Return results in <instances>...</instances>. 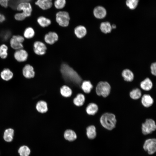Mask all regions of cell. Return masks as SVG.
Here are the masks:
<instances>
[{
  "instance_id": "cell-36",
  "label": "cell",
  "mask_w": 156,
  "mask_h": 156,
  "mask_svg": "<svg viewBox=\"0 0 156 156\" xmlns=\"http://www.w3.org/2000/svg\"><path fill=\"white\" fill-rule=\"evenodd\" d=\"M11 33L9 31H3L1 34V37L3 41L7 40L9 39L11 37Z\"/></svg>"
},
{
  "instance_id": "cell-28",
  "label": "cell",
  "mask_w": 156,
  "mask_h": 156,
  "mask_svg": "<svg viewBox=\"0 0 156 156\" xmlns=\"http://www.w3.org/2000/svg\"><path fill=\"white\" fill-rule=\"evenodd\" d=\"M85 101V97L84 95L81 93H79L74 98L73 101L75 105L79 107L83 104Z\"/></svg>"
},
{
  "instance_id": "cell-2",
  "label": "cell",
  "mask_w": 156,
  "mask_h": 156,
  "mask_svg": "<svg viewBox=\"0 0 156 156\" xmlns=\"http://www.w3.org/2000/svg\"><path fill=\"white\" fill-rule=\"evenodd\" d=\"M99 121L103 127L107 130L111 131L115 127L117 120L116 116L114 114L106 112L101 116Z\"/></svg>"
},
{
  "instance_id": "cell-29",
  "label": "cell",
  "mask_w": 156,
  "mask_h": 156,
  "mask_svg": "<svg viewBox=\"0 0 156 156\" xmlns=\"http://www.w3.org/2000/svg\"><path fill=\"white\" fill-rule=\"evenodd\" d=\"M37 22L42 27H47L51 23V21L50 19L43 16L38 17L37 19Z\"/></svg>"
},
{
  "instance_id": "cell-24",
  "label": "cell",
  "mask_w": 156,
  "mask_h": 156,
  "mask_svg": "<svg viewBox=\"0 0 156 156\" xmlns=\"http://www.w3.org/2000/svg\"><path fill=\"white\" fill-rule=\"evenodd\" d=\"M93 88V85L89 81H83L81 85V89L86 93H90Z\"/></svg>"
},
{
  "instance_id": "cell-26",
  "label": "cell",
  "mask_w": 156,
  "mask_h": 156,
  "mask_svg": "<svg viewBox=\"0 0 156 156\" xmlns=\"http://www.w3.org/2000/svg\"><path fill=\"white\" fill-rule=\"evenodd\" d=\"M14 133V130L12 128L6 129L4 133V140L7 142H11L13 139Z\"/></svg>"
},
{
  "instance_id": "cell-27",
  "label": "cell",
  "mask_w": 156,
  "mask_h": 156,
  "mask_svg": "<svg viewBox=\"0 0 156 156\" xmlns=\"http://www.w3.org/2000/svg\"><path fill=\"white\" fill-rule=\"evenodd\" d=\"M35 34V31L34 28L31 27H28L25 29L23 36L25 39H29L33 38Z\"/></svg>"
},
{
  "instance_id": "cell-14",
  "label": "cell",
  "mask_w": 156,
  "mask_h": 156,
  "mask_svg": "<svg viewBox=\"0 0 156 156\" xmlns=\"http://www.w3.org/2000/svg\"><path fill=\"white\" fill-rule=\"evenodd\" d=\"M52 0H37L35 4L42 9L47 10L50 8L52 6Z\"/></svg>"
},
{
  "instance_id": "cell-15",
  "label": "cell",
  "mask_w": 156,
  "mask_h": 156,
  "mask_svg": "<svg viewBox=\"0 0 156 156\" xmlns=\"http://www.w3.org/2000/svg\"><path fill=\"white\" fill-rule=\"evenodd\" d=\"M74 33L76 36L79 38L84 37L86 34L87 30L86 28L82 25H78L75 27Z\"/></svg>"
},
{
  "instance_id": "cell-12",
  "label": "cell",
  "mask_w": 156,
  "mask_h": 156,
  "mask_svg": "<svg viewBox=\"0 0 156 156\" xmlns=\"http://www.w3.org/2000/svg\"><path fill=\"white\" fill-rule=\"evenodd\" d=\"M94 16L98 19H102L105 18L107 14L105 8L103 6L98 5L95 7L93 10Z\"/></svg>"
},
{
  "instance_id": "cell-10",
  "label": "cell",
  "mask_w": 156,
  "mask_h": 156,
  "mask_svg": "<svg viewBox=\"0 0 156 156\" xmlns=\"http://www.w3.org/2000/svg\"><path fill=\"white\" fill-rule=\"evenodd\" d=\"M18 11H22L21 12L26 18L30 16L32 11V8L29 2H23L19 3L16 7Z\"/></svg>"
},
{
  "instance_id": "cell-11",
  "label": "cell",
  "mask_w": 156,
  "mask_h": 156,
  "mask_svg": "<svg viewBox=\"0 0 156 156\" xmlns=\"http://www.w3.org/2000/svg\"><path fill=\"white\" fill-rule=\"evenodd\" d=\"M22 72L24 77L27 79L34 78L36 75L34 67L29 64H26L24 66Z\"/></svg>"
},
{
  "instance_id": "cell-17",
  "label": "cell",
  "mask_w": 156,
  "mask_h": 156,
  "mask_svg": "<svg viewBox=\"0 0 156 156\" xmlns=\"http://www.w3.org/2000/svg\"><path fill=\"white\" fill-rule=\"evenodd\" d=\"M98 105L94 103H89L86 107V111L87 113L90 115H94L98 112Z\"/></svg>"
},
{
  "instance_id": "cell-38",
  "label": "cell",
  "mask_w": 156,
  "mask_h": 156,
  "mask_svg": "<svg viewBox=\"0 0 156 156\" xmlns=\"http://www.w3.org/2000/svg\"><path fill=\"white\" fill-rule=\"evenodd\" d=\"M151 71V74L153 75H156V63L155 62L151 64L150 66Z\"/></svg>"
},
{
  "instance_id": "cell-5",
  "label": "cell",
  "mask_w": 156,
  "mask_h": 156,
  "mask_svg": "<svg viewBox=\"0 0 156 156\" xmlns=\"http://www.w3.org/2000/svg\"><path fill=\"white\" fill-rule=\"evenodd\" d=\"M156 129L155 121L152 119H146L145 122L142 124V132L144 135L151 134Z\"/></svg>"
},
{
  "instance_id": "cell-33",
  "label": "cell",
  "mask_w": 156,
  "mask_h": 156,
  "mask_svg": "<svg viewBox=\"0 0 156 156\" xmlns=\"http://www.w3.org/2000/svg\"><path fill=\"white\" fill-rule=\"evenodd\" d=\"M30 152L29 147L25 145L21 146L18 150V153L20 156H29Z\"/></svg>"
},
{
  "instance_id": "cell-9",
  "label": "cell",
  "mask_w": 156,
  "mask_h": 156,
  "mask_svg": "<svg viewBox=\"0 0 156 156\" xmlns=\"http://www.w3.org/2000/svg\"><path fill=\"white\" fill-rule=\"evenodd\" d=\"M13 56L16 61L19 62H23L27 60L29 57V54L27 50L23 48L15 50Z\"/></svg>"
},
{
  "instance_id": "cell-40",
  "label": "cell",
  "mask_w": 156,
  "mask_h": 156,
  "mask_svg": "<svg viewBox=\"0 0 156 156\" xmlns=\"http://www.w3.org/2000/svg\"><path fill=\"white\" fill-rule=\"evenodd\" d=\"M5 20V18L4 15L0 13V23H2Z\"/></svg>"
},
{
  "instance_id": "cell-22",
  "label": "cell",
  "mask_w": 156,
  "mask_h": 156,
  "mask_svg": "<svg viewBox=\"0 0 156 156\" xmlns=\"http://www.w3.org/2000/svg\"><path fill=\"white\" fill-rule=\"evenodd\" d=\"M122 76L125 81L127 82L132 81L134 78L133 72L128 69H124L122 72Z\"/></svg>"
},
{
  "instance_id": "cell-34",
  "label": "cell",
  "mask_w": 156,
  "mask_h": 156,
  "mask_svg": "<svg viewBox=\"0 0 156 156\" xmlns=\"http://www.w3.org/2000/svg\"><path fill=\"white\" fill-rule=\"evenodd\" d=\"M139 0H126V5L129 9L131 10H134L137 7Z\"/></svg>"
},
{
  "instance_id": "cell-8",
  "label": "cell",
  "mask_w": 156,
  "mask_h": 156,
  "mask_svg": "<svg viewBox=\"0 0 156 156\" xmlns=\"http://www.w3.org/2000/svg\"><path fill=\"white\" fill-rule=\"evenodd\" d=\"M47 47L45 44L40 41H35L33 45V50L34 53L38 55H42L46 52Z\"/></svg>"
},
{
  "instance_id": "cell-7",
  "label": "cell",
  "mask_w": 156,
  "mask_h": 156,
  "mask_svg": "<svg viewBox=\"0 0 156 156\" xmlns=\"http://www.w3.org/2000/svg\"><path fill=\"white\" fill-rule=\"evenodd\" d=\"M143 148L150 155L154 154L156 151V139L155 138H149L144 141Z\"/></svg>"
},
{
  "instance_id": "cell-3",
  "label": "cell",
  "mask_w": 156,
  "mask_h": 156,
  "mask_svg": "<svg viewBox=\"0 0 156 156\" xmlns=\"http://www.w3.org/2000/svg\"><path fill=\"white\" fill-rule=\"evenodd\" d=\"M111 90L110 84L107 81H100L96 84L95 91L97 96L106 97L109 94Z\"/></svg>"
},
{
  "instance_id": "cell-30",
  "label": "cell",
  "mask_w": 156,
  "mask_h": 156,
  "mask_svg": "<svg viewBox=\"0 0 156 156\" xmlns=\"http://www.w3.org/2000/svg\"><path fill=\"white\" fill-rule=\"evenodd\" d=\"M60 92L61 95L65 97H70L72 93L71 89L65 85L63 86L60 88Z\"/></svg>"
},
{
  "instance_id": "cell-6",
  "label": "cell",
  "mask_w": 156,
  "mask_h": 156,
  "mask_svg": "<svg viewBox=\"0 0 156 156\" xmlns=\"http://www.w3.org/2000/svg\"><path fill=\"white\" fill-rule=\"evenodd\" d=\"M70 17L68 13L65 11H60L56 15V21L60 26L66 27L69 23Z\"/></svg>"
},
{
  "instance_id": "cell-16",
  "label": "cell",
  "mask_w": 156,
  "mask_h": 156,
  "mask_svg": "<svg viewBox=\"0 0 156 156\" xmlns=\"http://www.w3.org/2000/svg\"><path fill=\"white\" fill-rule=\"evenodd\" d=\"M141 102L142 105L145 107H149L154 103V100L151 95L148 94L143 95L141 98Z\"/></svg>"
},
{
  "instance_id": "cell-13",
  "label": "cell",
  "mask_w": 156,
  "mask_h": 156,
  "mask_svg": "<svg viewBox=\"0 0 156 156\" xmlns=\"http://www.w3.org/2000/svg\"><path fill=\"white\" fill-rule=\"evenodd\" d=\"M59 36L57 34L53 31H49L46 34L44 38L45 42L47 43L52 45L58 40Z\"/></svg>"
},
{
  "instance_id": "cell-37",
  "label": "cell",
  "mask_w": 156,
  "mask_h": 156,
  "mask_svg": "<svg viewBox=\"0 0 156 156\" xmlns=\"http://www.w3.org/2000/svg\"><path fill=\"white\" fill-rule=\"evenodd\" d=\"M15 20L19 21L24 20L26 17L21 12L16 14L14 16Z\"/></svg>"
},
{
  "instance_id": "cell-19",
  "label": "cell",
  "mask_w": 156,
  "mask_h": 156,
  "mask_svg": "<svg viewBox=\"0 0 156 156\" xmlns=\"http://www.w3.org/2000/svg\"><path fill=\"white\" fill-rule=\"evenodd\" d=\"M86 134L88 138L90 139H93L96 137L97 133L95 126L91 125L86 128Z\"/></svg>"
},
{
  "instance_id": "cell-23",
  "label": "cell",
  "mask_w": 156,
  "mask_h": 156,
  "mask_svg": "<svg viewBox=\"0 0 156 156\" xmlns=\"http://www.w3.org/2000/svg\"><path fill=\"white\" fill-rule=\"evenodd\" d=\"M64 137L67 140L70 141L75 140L77 138L75 132L71 129H67L64 132Z\"/></svg>"
},
{
  "instance_id": "cell-21",
  "label": "cell",
  "mask_w": 156,
  "mask_h": 156,
  "mask_svg": "<svg viewBox=\"0 0 156 156\" xmlns=\"http://www.w3.org/2000/svg\"><path fill=\"white\" fill-rule=\"evenodd\" d=\"M153 86L152 81L147 77L142 81L140 83V87L143 90L148 91L151 89Z\"/></svg>"
},
{
  "instance_id": "cell-32",
  "label": "cell",
  "mask_w": 156,
  "mask_h": 156,
  "mask_svg": "<svg viewBox=\"0 0 156 156\" xmlns=\"http://www.w3.org/2000/svg\"><path fill=\"white\" fill-rule=\"evenodd\" d=\"M129 96L133 100L139 99L142 96L141 91L138 88L133 89L130 92Z\"/></svg>"
},
{
  "instance_id": "cell-35",
  "label": "cell",
  "mask_w": 156,
  "mask_h": 156,
  "mask_svg": "<svg viewBox=\"0 0 156 156\" xmlns=\"http://www.w3.org/2000/svg\"><path fill=\"white\" fill-rule=\"evenodd\" d=\"M66 3V0H55L54 4L55 7L56 9L60 10L64 7Z\"/></svg>"
},
{
  "instance_id": "cell-39",
  "label": "cell",
  "mask_w": 156,
  "mask_h": 156,
  "mask_svg": "<svg viewBox=\"0 0 156 156\" xmlns=\"http://www.w3.org/2000/svg\"><path fill=\"white\" fill-rule=\"evenodd\" d=\"M0 4L2 6L6 8L8 6V1H6L0 0Z\"/></svg>"
},
{
  "instance_id": "cell-42",
  "label": "cell",
  "mask_w": 156,
  "mask_h": 156,
  "mask_svg": "<svg viewBox=\"0 0 156 156\" xmlns=\"http://www.w3.org/2000/svg\"><path fill=\"white\" fill-rule=\"evenodd\" d=\"M2 0L6 1H9L10 0Z\"/></svg>"
},
{
  "instance_id": "cell-1",
  "label": "cell",
  "mask_w": 156,
  "mask_h": 156,
  "mask_svg": "<svg viewBox=\"0 0 156 156\" xmlns=\"http://www.w3.org/2000/svg\"><path fill=\"white\" fill-rule=\"evenodd\" d=\"M60 71L65 85L69 87L72 92L82 94L83 91L81 88L83 80L81 77L74 69L67 64H62Z\"/></svg>"
},
{
  "instance_id": "cell-4",
  "label": "cell",
  "mask_w": 156,
  "mask_h": 156,
  "mask_svg": "<svg viewBox=\"0 0 156 156\" xmlns=\"http://www.w3.org/2000/svg\"><path fill=\"white\" fill-rule=\"evenodd\" d=\"M25 40V38L23 36L20 35H14L10 38V46L12 49L15 50L23 48V43Z\"/></svg>"
},
{
  "instance_id": "cell-41",
  "label": "cell",
  "mask_w": 156,
  "mask_h": 156,
  "mask_svg": "<svg viewBox=\"0 0 156 156\" xmlns=\"http://www.w3.org/2000/svg\"><path fill=\"white\" fill-rule=\"evenodd\" d=\"M112 29H114L116 28V26L115 24H113L112 25Z\"/></svg>"
},
{
  "instance_id": "cell-18",
  "label": "cell",
  "mask_w": 156,
  "mask_h": 156,
  "mask_svg": "<svg viewBox=\"0 0 156 156\" xmlns=\"http://www.w3.org/2000/svg\"><path fill=\"white\" fill-rule=\"evenodd\" d=\"M35 107L38 112L42 114L47 112L48 109L47 103L42 100L38 101L36 104Z\"/></svg>"
},
{
  "instance_id": "cell-31",
  "label": "cell",
  "mask_w": 156,
  "mask_h": 156,
  "mask_svg": "<svg viewBox=\"0 0 156 156\" xmlns=\"http://www.w3.org/2000/svg\"><path fill=\"white\" fill-rule=\"evenodd\" d=\"M8 46L3 44L0 45V57L3 59H6L8 56Z\"/></svg>"
},
{
  "instance_id": "cell-20",
  "label": "cell",
  "mask_w": 156,
  "mask_h": 156,
  "mask_svg": "<svg viewBox=\"0 0 156 156\" xmlns=\"http://www.w3.org/2000/svg\"><path fill=\"white\" fill-rule=\"evenodd\" d=\"M0 75L2 79L5 81H8L12 78L13 73L10 69L6 68L1 71Z\"/></svg>"
},
{
  "instance_id": "cell-25",
  "label": "cell",
  "mask_w": 156,
  "mask_h": 156,
  "mask_svg": "<svg viewBox=\"0 0 156 156\" xmlns=\"http://www.w3.org/2000/svg\"><path fill=\"white\" fill-rule=\"evenodd\" d=\"M100 29L102 32L105 34L110 33L112 29L111 25L108 21L102 22L100 25Z\"/></svg>"
}]
</instances>
